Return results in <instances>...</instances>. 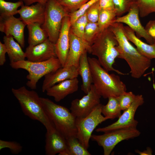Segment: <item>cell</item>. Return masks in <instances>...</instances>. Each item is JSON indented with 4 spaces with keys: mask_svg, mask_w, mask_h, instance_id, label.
<instances>
[{
    "mask_svg": "<svg viewBox=\"0 0 155 155\" xmlns=\"http://www.w3.org/2000/svg\"><path fill=\"white\" fill-rule=\"evenodd\" d=\"M25 53L27 60L32 62L43 61L52 58L57 57L55 44L48 38L37 45H29Z\"/></svg>",
    "mask_w": 155,
    "mask_h": 155,
    "instance_id": "5bb4252c",
    "label": "cell"
},
{
    "mask_svg": "<svg viewBox=\"0 0 155 155\" xmlns=\"http://www.w3.org/2000/svg\"><path fill=\"white\" fill-rule=\"evenodd\" d=\"M11 92L25 115L40 122L45 127L46 131L55 128L46 114L40 97L37 92L32 90H29L25 86L18 88H13Z\"/></svg>",
    "mask_w": 155,
    "mask_h": 155,
    "instance_id": "3957f363",
    "label": "cell"
},
{
    "mask_svg": "<svg viewBox=\"0 0 155 155\" xmlns=\"http://www.w3.org/2000/svg\"><path fill=\"white\" fill-rule=\"evenodd\" d=\"M26 25L14 16H0V31L5 35H11L22 48L25 46L24 28Z\"/></svg>",
    "mask_w": 155,
    "mask_h": 155,
    "instance_id": "4fadbf2b",
    "label": "cell"
},
{
    "mask_svg": "<svg viewBox=\"0 0 155 155\" xmlns=\"http://www.w3.org/2000/svg\"><path fill=\"white\" fill-rule=\"evenodd\" d=\"M100 9H114L113 0H99Z\"/></svg>",
    "mask_w": 155,
    "mask_h": 155,
    "instance_id": "f35d334b",
    "label": "cell"
},
{
    "mask_svg": "<svg viewBox=\"0 0 155 155\" xmlns=\"http://www.w3.org/2000/svg\"><path fill=\"white\" fill-rule=\"evenodd\" d=\"M126 15L117 17L114 22L124 23L133 30L139 38H143L150 44L154 43L152 38L148 34L145 28L142 25L139 18V11L136 3L131 7Z\"/></svg>",
    "mask_w": 155,
    "mask_h": 155,
    "instance_id": "7c38bea8",
    "label": "cell"
},
{
    "mask_svg": "<svg viewBox=\"0 0 155 155\" xmlns=\"http://www.w3.org/2000/svg\"><path fill=\"white\" fill-rule=\"evenodd\" d=\"M69 15L64 17L57 40L55 44L57 57L63 67L66 60L70 46L69 32L71 26Z\"/></svg>",
    "mask_w": 155,
    "mask_h": 155,
    "instance_id": "9a60e30c",
    "label": "cell"
},
{
    "mask_svg": "<svg viewBox=\"0 0 155 155\" xmlns=\"http://www.w3.org/2000/svg\"><path fill=\"white\" fill-rule=\"evenodd\" d=\"M28 32L29 45L34 46L41 43L48 38L46 31L37 23L29 24L27 26Z\"/></svg>",
    "mask_w": 155,
    "mask_h": 155,
    "instance_id": "cb8c5ba5",
    "label": "cell"
},
{
    "mask_svg": "<svg viewBox=\"0 0 155 155\" xmlns=\"http://www.w3.org/2000/svg\"><path fill=\"white\" fill-rule=\"evenodd\" d=\"M100 10L98 1L92 5L86 13L88 22H97Z\"/></svg>",
    "mask_w": 155,
    "mask_h": 155,
    "instance_id": "e575fe53",
    "label": "cell"
},
{
    "mask_svg": "<svg viewBox=\"0 0 155 155\" xmlns=\"http://www.w3.org/2000/svg\"><path fill=\"white\" fill-rule=\"evenodd\" d=\"M87 53L88 51L86 50L81 56L78 68V74L81 76L82 80L81 90L86 94L90 91L93 84L92 76L87 57Z\"/></svg>",
    "mask_w": 155,
    "mask_h": 155,
    "instance_id": "7402d4cb",
    "label": "cell"
},
{
    "mask_svg": "<svg viewBox=\"0 0 155 155\" xmlns=\"http://www.w3.org/2000/svg\"><path fill=\"white\" fill-rule=\"evenodd\" d=\"M116 17L115 9H100L97 22L100 31L108 28Z\"/></svg>",
    "mask_w": 155,
    "mask_h": 155,
    "instance_id": "484cf974",
    "label": "cell"
},
{
    "mask_svg": "<svg viewBox=\"0 0 155 155\" xmlns=\"http://www.w3.org/2000/svg\"><path fill=\"white\" fill-rule=\"evenodd\" d=\"M79 75L78 68L74 66L62 67L55 72L44 76L42 89L44 92L54 85L66 80L77 78Z\"/></svg>",
    "mask_w": 155,
    "mask_h": 155,
    "instance_id": "ac0fdd59",
    "label": "cell"
},
{
    "mask_svg": "<svg viewBox=\"0 0 155 155\" xmlns=\"http://www.w3.org/2000/svg\"><path fill=\"white\" fill-rule=\"evenodd\" d=\"M22 1L25 5H30L33 3H36L45 4L49 0H18Z\"/></svg>",
    "mask_w": 155,
    "mask_h": 155,
    "instance_id": "60d3db41",
    "label": "cell"
},
{
    "mask_svg": "<svg viewBox=\"0 0 155 155\" xmlns=\"http://www.w3.org/2000/svg\"><path fill=\"white\" fill-rule=\"evenodd\" d=\"M90 0H61L59 1L69 15L79 9Z\"/></svg>",
    "mask_w": 155,
    "mask_h": 155,
    "instance_id": "d6a6232c",
    "label": "cell"
},
{
    "mask_svg": "<svg viewBox=\"0 0 155 155\" xmlns=\"http://www.w3.org/2000/svg\"><path fill=\"white\" fill-rule=\"evenodd\" d=\"M66 140L69 155H91L76 137H70Z\"/></svg>",
    "mask_w": 155,
    "mask_h": 155,
    "instance_id": "4316f807",
    "label": "cell"
},
{
    "mask_svg": "<svg viewBox=\"0 0 155 155\" xmlns=\"http://www.w3.org/2000/svg\"><path fill=\"white\" fill-rule=\"evenodd\" d=\"M123 27L127 38L135 44L138 51L142 55L151 60L155 59V43L152 44H147L138 38L134 31L128 26H124Z\"/></svg>",
    "mask_w": 155,
    "mask_h": 155,
    "instance_id": "44dd1931",
    "label": "cell"
},
{
    "mask_svg": "<svg viewBox=\"0 0 155 155\" xmlns=\"http://www.w3.org/2000/svg\"><path fill=\"white\" fill-rule=\"evenodd\" d=\"M140 133L136 128L122 129L105 133L102 135L92 134L91 139L103 148L104 155H109L119 143L137 137Z\"/></svg>",
    "mask_w": 155,
    "mask_h": 155,
    "instance_id": "9c48e42d",
    "label": "cell"
},
{
    "mask_svg": "<svg viewBox=\"0 0 155 155\" xmlns=\"http://www.w3.org/2000/svg\"><path fill=\"white\" fill-rule=\"evenodd\" d=\"M5 148H9L13 154H18L22 152V147L20 144L15 141L0 140V150Z\"/></svg>",
    "mask_w": 155,
    "mask_h": 155,
    "instance_id": "d590c367",
    "label": "cell"
},
{
    "mask_svg": "<svg viewBox=\"0 0 155 155\" xmlns=\"http://www.w3.org/2000/svg\"><path fill=\"white\" fill-rule=\"evenodd\" d=\"M138 7L139 15L141 18L155 13V0H135Z\"/></svg>",
    "mask_w": 155,
    "mask_h": 155,
    "instance_id": "f1b7e54d",
    "label": "cell"
},
{
    "mask_svg": "<svg viewBox=\"0 0 155 155\" xmlns=\"http://www.w3.org/2000/svg\"><path fill=\"white\" fill-rule=\"evenodd\" d=\"M108 99L107 104L102 106V114L108 119L113 120L118 118L121 114L122 110L117 97H110Z\"/></svg>",
    "mask_w": 155,
    "mask_h": 155,
    "instance_id": "d4e9b609",
    "label": "cell"
},
{
    "mask_svg": "<svg viewBox=\"0 0 155 155\" xmlns=\"http://www.w3.org/2000/svg\"><path fill=\"white\" fill-rule=\"evenodd\" d=\"M45 150L47 155H69L66 139L56 128L46 131Z\"/></svg>",
    "mask_w": 155,
    "mask_h": 155,
    "instance_id": "2e32d148",
    "label": "cell"
},
{
    "mask_svg": "<svg viewBox=\"0 0 155 155\" xmlns=\"http://www.w3.org/2000/svg\"><path fill=\"white\" fill-rule=\"evenodd\" d=\"M69 15L57 0H49L45 4L44 21L41 25L49 39L55 44L59 37L64 17Z\"/></svg>",
    "mask_w": 155,
    "mask_h": 155,
    "instance_id": "52a82bcc",
    "label": "cell"
},
{
    "mask_svg": "<svg viewBox=\"0 0 155 155\" xmlns=\"http://www.w3.org/2000/svg\"><path fill=\"white\" fill-rule=\"evenodd\" d=\"M45 111L56 129L66 139L76 137V118L68 109L47 98L40 97Z\"/></svg>",
    "mask_w": 155,
    "mask_h": 155,
    "instance_id": "5b68a950",
    "label": "cell"
},
{
    "mask_svg": "<svg viewBox=\"0 0 155 155\" xmlns=\"http://www.w3.org/2000/svg\"><path fill=\"white\" fill-rule=\"evenodd\" d=\"M118 44L114 34L108 28L100 32L91 46L90 53L97 57L101 65L107 71L126 75L113 67L115 59L119 55L117 48Z\"/></svg>",
    "mask_w": 155,
    "mask_h": 155,
    "instance_id": "277c9868",
    "label": "cell"
},
{
    "mask_svg": "<svg viewBox=\"0 0 155 155\" xmlns=\"http://www.w3.org/2000/svg\"><path fill=\"white\" fill-rule=\"evenodd\" d=\"M102 106L100 103L86 117L76 118L75 125L77 131L76 137L87 149L94 130L99 124L108 119L102 113Z\"/></svg>",
    "mask_w": 155,
    "mask_h": 155,
    "instance_id": "ba28073f",
    "label": "cell"
},
{
    "mask_svg": "<svg viewBox=\"0 0 155 155\" xmlns=\"http://www.w3.org/2000/svg\"><path fill=\"white\" fill-rule=\"evenodd\" d=\"M88 59L92 84L101 97L105 99L117 97L126 92V86L119 76L110 74L102 66L98 59L90 57H88Z\"/></svg>",
    "mask_w": 155,
    "mask_h": 155,
    "instance_id": "7a4b0ae2",
    "label": "cell"
},
{
    "mask_svg": "<svg viewBox=\"0 0 155 155\" xmlns=\"http://www.w3.org/2000/svg\"><path fill=\"white\" fill-rule=\"evenodd\" d=\"M7 49L4 44L0 42V65H3L6 61L5 54Z\"/></svg>",
    "mask_w": 155,
    "mask_h": 155,
    "instance_id": "ab89813d",
    "label": "cell"
},
{
    "mask_svg": "<svg viewBox=\"0 0 155 155\" xmlns=\"http://www.w3.org/2000/svg\"><path fill=\"white\" fill-rule=\"evenodd\" d=\"M145 28L148 34L155 43V20L149 21L146 24Z\"/></svg>",
    "mask_w": 155,
    "mask_h": 155,
    "instance_id": "74e56055",
    "label": "cell"
},
{
    "mask_svg": "<svg viewBox=\"0 0 155 155\" xmlns=\"http://www.w3.org/2000/svg\"><path fill=\"white\" fill-rule=\"evenodd\" d=\"M144 102L142 95H136L135 100L130 107L123 111L117 121L107 126L98 128L96 131L105 133L119 129L136 128L138 122L134 119L135 115L138 107L142 105Z\"/></svg>",
    "mask_w": 155,
    "mask_h": 155,
    "instance_id": "30bf717a",
    "label": "cell"
},
{
    "mask_svg": "<svg viewBox=\"0 0 155 155\" xmlns=\"http://www.w3.org/2000/svg\"><path fill=\"white\" fill-rule=\"evenodd\" d=\"M100 32L97 22H88L84 30L85 41L91 46Z\"/></svg>",
    "mask_w": 155,
    "mask_h": 155,
    "instance_id": "f546056e",
    "label": "cell"
},
{
    "mask_svg": "<svg viewBox=\"0 0 155 155\" xmlns=\"http://www.w3.org/2000/svg\"><path fill=\"white\" fill-rule=\"evenodd\" d=\"M113 1L117 17H121L128 12L136 3L135 0H113Z\"/></svg>",
    "mask_w": 155,
    "mask_h": 155,
    "instance_id": "1f68e13d",
    "label": "cell"
},
{
    "mask_svg": "<svg viewBox=\"0 0 155 155\" xmlns=\"http://www.w3.org/2000/svg\"><path fill=\"white\" fill-rule=\"evenodd\" d=\"M78 84L77 78L66 80L49 88L46 91V94L53 97L56 102H59L68 95L77 91Z\"/></svg>",
    "mask_w": 155,
    "mask_h": 155,
    "instance_id": "ffe728a7",
    "label": "cell"
},
{
    "mask_svg": "<svg viewBox=\"0 0 155 155\" xmlns=\"http://www.w3.org/2000/svg\"><path fill=\"white\" fill-rule=\"evenodd\" d=\"M69 40V50L64 67L74 66L78 68L81 56L86 50L90 53L91 46L75 35L71 29Z\"/></svg>",
    "mask_w": 155,
    "mask_h": 155,
    "instance_id": "e0dca14e",
    "label": "cell"
},
{
    "mask_svg": "<svg viewBox=\"0 0 155 155\" xmlns=\"http://www.w3.org/2000/svg\"><path fill=\"white\" fill-rule=\"evenodd\" d=\"M146 150L143 152L137 150H136L135 152L140 155H151L152 151L151 149L149 148H148Z\"/></svg>",
    "mask_w": 155,
    "mask_h": 155,
    "instance_id": "b9f144b4",
    "label": "cell"
},
{
    "mask_svg": "<svg viewBox=\"0 0 155 155\" xmlns=\"http://www.w3.org/2000/svg\"><path fill=\"white\" fill-rule=\"evenodd\" d=\"M57 0L58 1H59L61 0Z\"/></svg>",
    "mask_w": 155,
    "mask_h": 155,
    "instance_id": "7bdbcfd3",
    "label": "cell"
},
{
    "mask_svg": "<svg viewBox=\"0 0 155 155\" xmlns=\"http://www.w3.org/2000/svg\"><path fill=\"white\" fill-rule=\"evenodd\" d=\"M11 35H5L3 37V42L7 51L10 63L25 60L26 55L22 47L18 42L14 40Z\"/></svg>",
    "mask_w": 155,
    "mask_h": 155,
    "instance_id": "603a6c76",
    "label": "cell"
},
{
    "mask_svg": "<svg viewBox=\"0 0 155 155\" xmlns=\"http://www.w3.org/2000/svg\"><path fill=\"white\" fill-rule=\"evenodd\" d=\"M24 4L22 1H18L16 2L0 0V16H14L18 13V9Z\"/></svg>",
    "mask_w": 155,
    "mask_h": 155,
    "instance_id": "83f0119b",
    "label": "cell"
},
{
    "mask_svg": "<svg viewBox=\"0 0 155 155\" xmlns=\"http://www.w3.org/2000/svg\"><path fill=\"white\" fill-rule=\"evenodd\" d=\"M101 97L92 84L86 95L80 99H75L72 101L70 111L76 118L84 117L100 103Z\"/></svg>",
    "mask_w": 155,
    "mask_h": 155,
    "instance_id": "8fae6325",
    "label": "cell"
},
{
    "mask_svg": "<svg viewBox=\"0 0 155 155\" xmlns=\"http://www.w3.org/2000/svg\"><path fill=\"white\" fill-rule=\"evenodd\" d=\"M10 65L13 69H23L28 72V74L26 76L28 80L26 85L32 90L36 89L37 82L42 77L55 72L62 67L57 57L52 58L41 62L24 60L10 63Z\"/></svg>",
    "mask_w": 155,
    "mask_h": 155,
    "instance_id": "8992f818",
    "label": "cell"
},
{
    "mask_svg": "<svg viewBox=\"0 0 155 155\" xmlns=\"http://www.w3.org/2000/svg\"><path fill=\"white\" fill-rule=\"evenodd\" d=\"M123 27L122 23L114 22L109 28L118 42L117 48L119 55L118 58L125 60L130 67L131 76L138 79L150 67L151 60L142 55L130 43L125 36Z\"/></svg>",
    "mask_w": 155,
    "mask_h": 155,
    "instance_id": "6da1fadb",
    "label": "cell"
},
{
    "mask_svg": "<svg viewBox=\"0 0 155 155\" xmlns=\"http://www.w3.org/2000/svg\"><path fill=\"white\" fill-rule=\"evenodd\" d=\"M98 1L99 0H90L78 10L69 14L71 24L84 14L92 5Z\"/></svg>",
    "mask_w": 155,
    "mask_h": 155,
    "instance_id": "8d00e7d4",
    "label": "cell"
},
{
    "mask_svg": "<svg viewBox=\"0 0 155 155\" xmlns=\"http://www.w3.org/2000/svg\"><path fill=\"white\" fill-rule=\"evenodd\" d=\"M88 23L85 13L71 24L70 28L75 35L85 42L84 32L85 27Z\"/></svg>",
    "mask_w": 155,
    "mask_h": 155,
    "instance_id": "4dcf8cb0",
    "label": "cell"
},
{
    "mask_svg": "<svg viewBox=\"0 0 155 155\" xmlns=\"http://www.w3.org/2000/svg\"><path fill=\"white\" fill-rule=\"evenodd\" d=\"M45 4L36 3L30 5H23L18 10L19 18L26 26L33 23L41 25L44 21Z\"/></svg>",
    "mask_w": 155,
    "mask_h": 155,
    "instance_id": "d6986e66",
    "label": "cell"
},
{
    "mask_svg": "<svg viewBox=\"0 0 155 155\" xmlns=\"http://www.w3.org/2000/svg\"><path fill=\"white\" fill-rule=\"evenodd\" d=\"M136 96L132 92H126L117 97L121 110L124 111L129 108Z\"/></svg>",
    "mask_w": 155,
    "mask_h": 155,
    "instance_id": "836d02e7",
    "label": "cell"
}]
</instances>
